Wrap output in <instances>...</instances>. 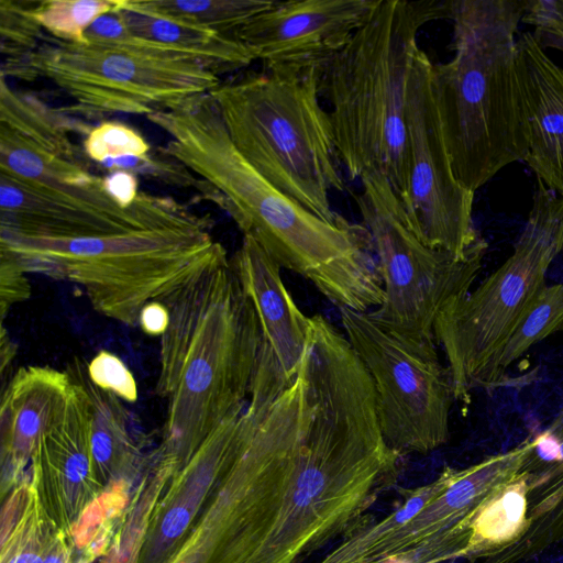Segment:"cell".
Listing matches in <instances>:
<instances>
[{
	"instance_id": "4fadbf2b",
	"label": "cell",
	"mask_w": 563,
	"mask_h": 563,
	"mask_svg": "<svg viewBox=\"0 0 563 563\" xmlns=\"http://www.w3.org/2000/svg\"><path fill=\"white\" fill-rule=\"evenodd\" d=\"M170 197L140 192L130 208L98 206L0 174V232L78 239L173 225L209 223Z\"/></svg>"
},
{
	"instance_id": "d6986e66",
	"label": "cell",
	"mask_w": 563,
	"mask_h": 563,
	"mask_svg": "<svg viewBox=\"0 0 563 563\" xmlns=\"http://www.w3.org/2000/svg\"><path fill=\"white\" fill-rule=\"evenodd\" d=\"M516 52L529 142L525 162L563 198V69L531 32L520 34Z\"/></svg>"
},
{
	"instance_id": "2e32d148",
	"label": "cell",
	"mask_w": 563,
	"mask_h": 563,
	"mask_svg": "<svg viewBox=\"0 0 563 563\" xmlns=\"http://www.w3.org/2000/svg\"><path fill=\"white\" fill-rule=\"evenodd\" d=\"M71 379L74 386L65 415L41 439L29 468L46 514L65 532L106 489L92 460L88 395L81 384Z\"/></svg>"
},
{
	"instance_id": "484cf974",
	"label": "cell",
	"mask_w": 563,
	"mask_h": 563,
	"mask_svg": "<svg viewBox=\"0 0 563 563\" xmlns=\"http://www.w3.org/2000/svg\"><path fill=\"white\" fill-rule=\"evenodd\" d=\"M528 516V488L520 471L497 489L478 509L464 556L475 563L483 556L512 544L523 533Z\"/></svg>"
},
{
	"instance_id": "ab89813d",
	"label": "cell",
	"mask_w": 563,
	"mask_h": 563,
	"mask_svg": "<svg viewBox=\"0 0 563 563\" xmlns=\"http://www.w3.org/2000/svg\"><path fill=\"white\" fill-rule=\"evenodd\" d=\"M16 352L15 344L11 341L5 328L1 327L0 333V372L4 376L5 369L10 366Z\"/></svg>"
},
{
	"instance_id": "ba28073f",
	"label": "cell",
	"mask_w": 563,
	"mask_h": 563,
	"mask_svg": "<svg viewBox=\"0 0 563 563\" xmlns=\"http://www.w3.org/2000/svg\"><path fill=\"white\" fill-rule=\"evenodd\" d=\"M532 435L509 451L464 468L445 466L435 479L400 488L398 506L349 531L318 563H445L464 559L482 505L522 470Z\"/></svg>"
},
{
	"instance_id": "5b68a950",
	"label": "cell",
	"mask_w": 563,
	"mask_h": 563,
	"mask_svg": "<svg viewBox=\"0 0 563 563\" xmlns=\"http://www.w3.org/2000/svg\"><path fill=\"white\" fill-rule=\"evenodd\" d=\"M320 67L264 69L211 91L239 152L275 187L334 222L331 190H344L329 111L321 106Z\"/></svg>"
},
{
	"instance_id": "d4e9b609",
	"label": "cell",
	"mask_w": 563,
	"mask_h": 563,
	"mask_svg": "<svg viewBox=\"0 0 563 563\" xmlns=\"http://www.w3.org/2000/svg\"><path fill=\"white\" fill-rule=\"evenodd\" d=\"M3 498L0 563H37L58 528L46 514L30 475Z\"/></svg>"
},
{
	"instance_id": "d590c367",
	"label": "cell",
	"mask_w": 563,
	"mask_h": 563,
	"mask_svg": "<svg viewBox=\"0 0 563 563\" xmlns=\"http://www.w3.org/2000/svg\"><path fill=\"white\" fill-rule=\"evenodd\" d=\"M522 9L521 22L534 27L538 45L563 52V0H525Z\"/></svg>"
},
{
	"instance_id": "7402d4cb",
	"label": "cell",
	"mask_w": 563,
	"mask_h": 563,
	"mask_svg": "<svg viewBox=\"0 0 563 563\" xmlns=\"http://www.w3.org/2000/svg\"><path fill=\"white\" fill-rule=\"evenodd\" d=\"M114 12L134 34L183 52L217 76L243 69L255 60L236 36L142 12L129 7L126 0H121Z\"/></svg>"
},
{
	"instance_id": "44dd1931",
	"label": "cell",
	"mask_w": 563,
	"mask_h": 563,
	"mask_svg": "<svg viewBox=\"0 0 563 563\" xmlns=\"http://www.w3.org/2000/svg\"><path fill=\"white\" fill-rule=\"evenodd\" d=\"M528 488L523 539L547 550L563 539V410L533 435V448L521 470Z\"/></svg>"
},
{
	"instance_id": "277c9868",
	"label": "cell",
	"mask_w": 563,
	"mask_h": 563,
	"mask_svg": "<svg viewBox=\"0 0 563 563\" xmlns=\"http://www.w3.org/2000/svg\"><path fill=\"white\" fill-rule=\"evenodd\" d=\"M210 228L211 222L78 239L0 232V253L27 274L78 285L97 312L136 325L145 305L167 300L210 266L229 260Z\"/></svg>"
},
{
	"instance_id": "9c48e42d",
	"label": "cell",
	"mask_w": 563,
	"mask_h": 563,
	"mask_svg": "<svg viewBox=\"0 0 563 563\" xmlns=\"http://www.w3.org/2000/svg\"><path fill=\"white\" fill-rule=\"evenodd\" d=\"M353 194L371 233L383 279L384 301L368 316L415 353L439 357L434 323L442 310L470 291L488 244L484 238L465 257L427 245L411 230L388 180L377 172Z\"/></svg>"
},
{
	"instance_id": "ffe728a7",
	"label": "cell",
	"mask_w": 563,
	"mask_h": 563,
	"mask_svg": "<svg viewBox=\"0 0 563 563\" xmlns=\"http://www.w3.org/2000/svg\"><path fill=\"white\" fill-rule=\"evenodd\" d=\"M71 378L85 388L90 404V445L95 470L107 488L115 485L133 487L152 464L154 453L147 455V435L137 424L124 401L114 394L96 386L82 361L75 360L67 369Z\"/></svg>"
},
{
	"instance_id": "8992f818",
	"label": "cell",
	"mask_w": 563,
	"mask_h": 563,
	"mask_svg": "<svg viewBox=\"0 0 563 563\" xmlns=\"http://www.w3.org/2000/svg\"><path fill=\"white\" fill-rule=\"evenodd\" d=\"M263 334L230 260L208 273L203 309L168 400L156 455L177 470L231 413L244 408Z\"/></svg>"
},
{
	"instance_id": "74e56055",
	"label": "cell",
	"mask_w": 563,
	"mask_h": 563,
	"mask_svg": "<svg viewBox=\"0 0 563 563\" xmlns=\"http://www.w3.org/2000/svg\"><path fill=\"white\" fill-rule=\"evenodd\" d=\"M102 183L109 197L122 208H130L140 195L137 176L126 170H112Z\"/></svg>"
},
{
	"instance_id": "8d00e7d4",
	"label": "cell",
	"mask_w": 563,
	"mask_h": 563,
	"mask_svg": "<svg viewBox=\"0 0 563 563\" xmlns=\"http://www.w3.org/2000/svg\"><path fill=\"white\" fill-rule=\"evenodd\" d=\"M26 274L10 256L0 253V316L3 322L8 311L30 296Z\"/></svg>"
},
{
	"instance_id": "f1b7e54d",
	"label": "cell",
	"mask_w": 563,
	"mask_h": 563,
	"mask_svg": "<svg viewBox=\"0 0 563 563\" xmlns=\"http://www.w3.org/2000/svg\"><path fill=\"white\" fill-rule=\"evenodd\" d=\"M35 1L1 0V76L33 80L37 74L33 58L42 38V27L32 14Z\"/></svg>"
},
{
	"instance_id": "6da1fadb",
	"label": "cell",
	"mask_w": 563,
	"mask_h": 563,
	"mask_svg": "<svg viewBox=\"0 0 563 563\" xmlns=\"http://www.w3.org/2000/svg\"><path fill=\"white\" fill-rule=\"evenodd\" d=\"M146 117L170 137L158 152L213 186L243 235L280 267L339 308L367 312L382 305L383 279L366 227L342 216L325 221L269 183L232 142L211 93Z\"/></svg>"
},
{
	"instance_id": "83f0119b",
	"label": "cell",
	"mask_w": 563,
	"mask_h": 563,
	"mask_svg": "<svg viewBox=\"0 0 563 563\" xmlns=\"http://www.w3.org/2000/svg\"><path fill=\"white\" fill-rule=\"evenodd\" d=\"M173 470L154 463L133 492L131 503L106 554L97 563H140L153 510Z\"/></svg>"
},
{
	"instance_id": "603a6c76",
	"label": "cell",
	"mask_w": 563,
	"mask_h": 563,
	"mask_svg": "<svg viewBox=\"0 0 563 563\" xmlns=\"http://www.w3.org/2000/svg\"><path fill=\"white\" fill-rule=\"evenodd\" d=\"M0 174L37 184L98 206H119L103 188L102 177L78 161L42 150L0 128Z\"/></svg>"
},
{
	"instance_id": "7a4b0ae2",
	"label": "cell",
	"mask_w": 563,
	"mask_h": 563,
	"mask_svg": "<svg viewBox=\"0 0 563 563\" xmlns=\"http://www.w3.org/2000/svg\"><path fill=\"white\" fill-rule=\"evenodd\" d=\"M522 12L519 0H452L454 56L432 65L452 169L473 192L528 155L515 41Z\"/></svg>"
},
{
	"instance_id": "9a60e30c",
	"label": "cell",
	"mask_w": 563,
	"mask_h": 563,
	"mask_svg": "<svg viewBox=\"0 0 563 563\" xmlns=\"http://www.w3.org/2000/svg\"><path fill=\"white\" fill-rule=\"evenodd\" d=\"M266 411L247 402L231 413L173 474L151 516L140 563H164L175 552Z\"/></svg>"
},
{
	"instance_id": "ac0fdd59",
	"label": "cell",
	"mask_w": 563,
	"mask_h": 563,
	"mask_svg": "<svg viewBox=\"0 0 563 563\" xmlns=\"http://www.w3.org/2000/svg\"><path fill=\"white\" fill-rule=\"evenodd\" d=\"M257 314L263 346L274 356L288 383L299 372L311 338V317L295 303L280 276V266L251 236L243 235L230 260Z\"/></svg>"
},
{
	"instance_id": "8fae6325",
	"label": "cell",
	"mask_w": 563,
	"mask_h": 563,
	"mask_svg": "<svg viewBox=\"0 0 563 563\" xmlns=\"http://www.w3.org/2000/svg\"><path fill=\"white\" fill-rule=\"evenodd\" d=\"M339 309L345 336L372 379L386 443L401 456L445 444L455 400L449 366L415 353L367 312Z\"/></svg>"
},
{
	"instance_id": "30bf717a",
	"label": "cell",
	"mask_w": 563,
	"mask_h": 563,
	"mask_svg": "<svg viewBox=\"0 0 563 563\" xmlns=\"http://www.w3.org/2000/svg\"><path fill=\"white\" fill-rule=\"evenodd\" d=\"M33 67L37 77L48 78L74 100L75 104L64 111L87 117L148 115L210 93L221 85L219 76L196 62L58 40L40 45Z\"/></svg>"
},
{
	"instance_id": "e0dca14e",
	"label": "cell",
	"mask_w": 563,
	"mask_h": 563,
	"mask_svg": "<svg viewBox=\"0 0 563 563\" xmlns=\"http://www.w3.org/2000/svg\"><path fill=\"white\" fill-rule=\"evenodd\" d=\"M68 372L21 367L2 390L0 406L2 498L24 477L41 439L65 415L73 391Z\"/></svg>"
},
{
	"instance_id": "4316f807",
	"label": "cell",
	"mask_w": 563,
	"mask_h": 563,
	"mask_svg": "<svg viewBox=\"0 0 563 563\" xmlns=\"http://www.w3.org/2000/svg\"><path fill=\"white\" fill-rule=\"evenodd\" d=\"M275 0H126L135 10L235 36Z\"/></svg>"
},
{
	"instance_id": "cb8c5ba5",
	"label": "cell",
	"mask_w": 563,
	"mask_h": 563,
	"mask_svg": "<svg viewBox=\"0 0 563 563\" xmlns=\"http://www.w3.org/2000/svg\"><path fill=\"white\" fill-rule=\"evenodd\" d=\"M0 128L30 141L55 155L78 161L79 148L71 134L87 135L92 126L53 108L37 97L12 89L7 78L0 80Z\"/></svg>"
},
{
	"instance_id": "1f68e13d",
	"label": "cell",
	"mask_w": 563,
	"mask_h": 563,
	"mask_svg": "<svg viewBox=\"0 0 563 563\" xmlns=\"http://www.w3.org/2000/svg\"><path fill=\"white\" fill-rule=\"evenodd\" d=\"M108 170H126L135 176L154 179L168 186L191 188L224 210L225 200L222 195L209 183L197 176L180 162L164 155L146 154L144 156H125L107 159L101 163Z\"/></svg>"
},
{
	"instance_id": "7c38bea8",
	"label": "cell",
	"mask_w": 563,
	"mask_h": 563,
	"mask_svg": "<svg viewBox=\"0 0 563 563\" xmlns=\"http://www.w3.org/2000/svg\"><path fill=\"white\" fill-rule=\"evenodd\" d=\"M432 65L418 46L408 87V187L401 206L422 242L465 257L483 236L472 217L475 192L455 178L443 140L431 85Z\"/></svg>"
},
{
	"instance_id": "5bb4252c",
	"label": "cell",
	"mask_w": 563,
	"mask_h": 563,
	"mask_svg": "<svg viewBox=\"0 0 563 563\" xmlns=\"http://www.w3.org/2000/svg\"><path fill=\"white\" fill-rule=\"evenodd\" d=\"M378 2L275 0L235 36L264 69L321 67L351 41Z\"/></svg>"
},
{
	"instance_id": "e575fe53",
	"label": "cell",
	"mask_w": 563,
	"mask_h": 563,
	"mask_svg": "<svg viewBox=\"0 0 563 563\" xmlns=\"http://www.w3.org/2000/svg\"><path fill=\"white\" fill-rule=\"evenodd\" d=\"M86 366L90 380L100 389L114 394L124 402H134L137 399L136 380L115 354L101 350Z\"/></svg>"
},
{
	"instance_id": "836d02e7",
	"label": "cell",
	"mask_w": 563,
	"mask_h": 563,
	"mask_svg": "<svg viewBox=\"0 0 563 563\" xmlns=\"http://www.w3.org/2000/svg\"><path fill=\"white\" fill-rule=\"evenodd\" d=\"M113 538H89L78 530L58 529L37 563H96L106 554Z\"/></svg>"
},
{
	"instance_id": "3957f363",
	"label": "cell",
	"mask_w": 563,
	"mask_h": 563,
	"mask_svg": "<svg viewBox=\"0 0 563 563\" xmlns=\"http://www.w3.org/2000/svg\"><path fill=\"white\" fill-rule=\"evenodd\" d=\"M452 0H379L351 41L320 67L341 164L351 179L382 174L407 196V101L420 29L450 18Z\"/></svg>"
},
{
	"instance_id": "4dcf8cb0",
	"label": "cell",
	"mask_w": 563,
	"mask_h": 563,
	"mask_svg": "<svg viewBox=\"0 0 563 563\" xmlns=\"http://www.w3.org/2000/svg\"><path fill=\"white\" fill-rule=\"evenodd\" d=\"M120 4L121 0L35 1L32 14L41 27L58 41L85 44L87 29Z\"/></svg>"
},
{
	"instance_id": "d6a6232c",
	"label": "cell",
	"mask_w": 563,
	"mask_h": 563,
	"mask_svg": "<svg viewBox=\"0 0 563 563\" xmlns=\"http://www.w3.org/2000/svg\"><path fill=\"white\" fill-rule=\"evenodd\" d=\"M85 154L99 164L125 156H144L151 145L145 137L128 124L104 121L91 128L82 142Z\"/></svg>"
},
{
	"instance_id": "f35d334b",
	"label": "cell",
	"mask_w": 563,
	"mask_h": 563,
	"mask_svg": "<svg viewBox=\"0 0 563 563\" xmlns=\"http://www.w3.org/2000/svg\"><path fill=\"white\" fill-rule=\"evenodd\" d=\"M169 322V310L163 301H152L145 305L140 313L141 330L152 336H162Z\"/></svg>"
},
{
	"instance_id": "52a82bcc",
	"label": "cell",
	"mask_w": 563,
	"mask_h": 563,
	"mask_svg": "<svg viewBox=\"0 0 563 563\" xmlns=\"http://www.w3.org/2000/svg\"><path fill=\"white\" fill-rule=\"evenodd\" d=\"M528 220L512 254L475 290L452 301L433 332L452 374L455 400L500 383L497 362L515 329L545 285V274L563 251V198L537 178Z\"/></svg>"
},
{
	"instance_id": "f546056e",
	"label": "cell",
	"mask_w": 563,
	"mask_h": 563,
	"mask_svg": "<svg viewBox=\"0 0 563 563\" xmlns=\"http://www.w3.org/2000/svg\"><path fill=\"white\" fill-rule=\"evenodd\" d=\"M563 331V284L544 285L504 346L497 362L501 383L506 369L532 345Z\"/></svg>"
}]
</instances>
